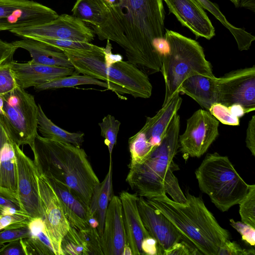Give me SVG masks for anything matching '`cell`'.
<instances>
[{
    "mask_svg": "<svg viewBox=\"0 0 255 255\" xmlns=\"http://www.w3.org/2000/svg\"><path fill=\"white\" fill-rule=\"evenodd\" d=\"M101 22L91 27L101 40L113 41L128 61L147 76L161 71L163 55L155 42L164 37L163 0H93Z\"/></svg>",
    "mask_w": 255,
    "mask_h": 255,
    "instance_id": "1",
    "label": "cell"
},
{
    "mask_svg": "<svg viewBox=\"0 0 255 255\" xmlns=\"http://www.w3.org/2000/svg\"><path fill=\"white\" fill-rule=\"evenodd\" d=\"M32 150L38 171L48 179L66 185L89 210L95 189L100 182L85 150L38 134Z\"/></svg>",
    "mask_w": 255,
    "mask_h": 255,
    "instance_id": "2",
    "label": "cell"
},
{
    "mask_svg": "<svg viewBox=\"0 0 255 255\" xmlns=\"http://www.w3.org/2000/svg\"><path fill=\"white\" fill-rule=\"evenodd\" d=\"M186 204L176 202L166 194L146 199L162 213L182 236L202 255H217L220 247L230 240L229 231L222 228L206 207L201 197L185 192Z\"/></svg>",
    "mask_w": 255,
    "mask_h": 255,
    "instance_id": "3",
    "label": "cell"
},
{
    "mask_svg": "<svg viewBox=\"0 0 255 255\" xmlns=\"http://www.w3.org/2000/svg\"><path fill=\"white\" fill-rule=\"evenodd\" d=\"M107 40L105 48L94 50L63 51L73 65L76 72L104 81L112 85L116 94L123 99L124 94L135 98H148L152 87L148 76L122 57L112 52Z\"/></svg>",
    "mask_w": 255,
    "mask_h": 255,
    "instance_id": "4",
    "label": "cell"
},
{
    "mask_svg": "<svg viewBox=\"0 0 255 255\" xmlns=\"http://www.w3.org/2000/svg\"><path fill=\"white\" fill-rule=\"evenodd\" d=\"M179 131L180 116L177 113L147 158L129 169L126 181L138 196L149 199L166 194L164 181L167 172L170 169H179L173 159L179 147Z\"/></svg>",
    "mask_w": 255,
    "mask_h": 255,
    "instance_id": "5",
    "label": "cell"
},
{
    "mask_svg": "<svg viewBox=\"0 0 255 255\" xmlns=\"http://www.w3.org/2000/svg\"><path fill=\"white\" fill-rule=\"evenodd\" d=\"M164 38L167 48L163 54L161 69L165 84L162 106L179 92L182 83L190 76L201 74L215 77L212 65L197 41L167 29Z\"/></svg>",
    "mask_w": 255,
    "mask_h": 255,
    "instance_id": "6",
    "label": "cell"
},
{
    "mask_svg": "<svg viewBox=\"0 0 255 255\" xmlns=\"http://www.w3.org/2000/svg\"><path fill=\"white\" fill-rule=\"evenodd\" d=\"M199 187L222 212L239 204L250 185L237 172L227 156L208 153L195 171Z\"/></svg>",
    "mask_w": 255,
    "mask_h": 255,
    "instance_id": "7",
    "label": "cell"
},
{
    "mask_svg": "<svg viewBox=\"0 0 255 255\" xmlns=\"http://www.w3.org/2000/svg\"><path fill=\"white\" fill-rule=\"evenodd\" d=\"M0 123L19 145L34 148L38 134L39 108L34 96L17 87L0 97Z\"/></svg>",
    "mask_w": 255,
    "mask_h": 255,
    "instance_id": "8",
    "label": "cell"
},
{
    "mask_svg": "<svg viewBox=\"0 0 255 255\" xmlns=\"http://www.w3.org/2000/svg\"><path fill=\"white\" fill-rule=\"evenodd\" d=\"M219 103L238 106L245 114L255 110V66L233 70L218 78Z\"/></svg>",
    "mask_w": 255,
    "mask_h": 255,
    "instance_id": "9",
    "label": "cell"
},
{
    "mask_svg": "<svg viewBox=\"0 0 255 255\" xmlns=\"http://www.w3.org/2000/svg\"><path fill=\"white\" fill-rule=\"evenodd\" d=\"M219 121L209 111L198 110L187 120L179 136L180 151L188 156L200 157L219 135Z\"/></svg>",
    "mask_w": 255,
    "mask_h": 255,
    "instance_id": "10",
    "label": "cell"
},
{
    "mask_svg": "<svg viewBox=\"0 0 255 255\" xmlns=\"http://www.w3.org/2000/svg\"><path fill=\"white\" fill-rule=\"evenodd\" d=\"M22 38L44 37L89 42L94 40L93 30L73 15L62 14L43 24L10 31Z\"/></svg>",
    "mask_w": 255,
    "mask_h": 255,
    "instance_id": "11",
    "label": "cell"
},
{
    "mask_svg": "<svg viewBox=\"0 0 255 255\" xmlns=\"http://www.w3.org/2000/svg\"><path fill=\"white\" fill-rule=\"evenodd\" d=\"M14 148L17 166V193L22 210L31 218L43 219L35 164L16 143H14Z\"/></svg>",
    "mask_w": 255,
    "mask_h": 255,
    "instance_id": "12",
    "label": "cell"
},
{
    "mask_svg": "<svg viewBox=\"0 0 255 255\" xmlns=\"http://www.w3.org/2000/svg\"><path fill=\"white\" fill-rule=\"evenodd\" d=\"M38 185L43 212V220L58 255H63L61 244L70 224L49 180L38 171Z\"/></svg>",
    "mask_w": 255,
    "mask_h": 255,
    "instance_id": "13",
    "label": "cell"
},
{
    "mask_svg": "<svg viewBox=\"0 0 255 255\" xmlns=\"http://www.w3.org/2000/svg\"><path fill=\"white\" fill-rule=\"evenodd\" d=\"M137 205L144 227L157 242L158 255H163L176 243L187 241L171 222L144 197H138Z\"/></svg>",
    "mask_w": 255,
    "mask_h": 255,
    "instance_id": "14",
    "label": "cell"
},
{
    "mask_svg": "<svg viewBox=\"0 0 255 255\" xmlns=\"http://www.w3.org/2000/svg\"><path fill=\"white\" fill-rule=\"evenodd\" d=\"M101 239L104 255H123L128 244L119 196L113 195L110 200Z\"/></svg>",
    "mask_w": 255,
    "mask_h": 255,
    "instance_id": "15",
    "label": "cell"
},
{
    "mask_svg": "<svg viewBox=\"0 0 255 255\" xmlns=\"http://www.w3.org/2000/svg\"><path fill=\"white\" fill-rule=\"evenodd\" d=\"M163 0L182 25L189 29L197 38L210 40L215 36V28L211 21L196 0Z\"/></svg>",
    "mask_w": 255,
    "mask_h": 255,
    "instance_id": "16",
    "label": "cell"
},
{
    "mask_svg": "<svg viewBox=\"0 0 255 255\" xmlns=\"http://www.w3.org/2000/svg\"><path fill=\"white\" fill-rule=\"evenodd\" d=\"M10 65L18 86L24 89L77 73L74 68L45 65L31 60L24 63L13 60Z\"/></svg>",
    "mask_w": 255,
    "mask_h": 255,
    "instance_id": "17",
    "label": "cell"
},
{
    "mask_svg": "<svg viewBox=\"0 0 255 255\" xmlns=\"http://www.w3.org/2000/svg\"><path fill=\"white\" fill-rule=\"evenodd\" d=\"M127 244L132 255H142L141 244L151 236L144 227L137 208L136 194L123 191L120 193Z\"/></svg>",
    "mask_w": 255,
    "mask_h": 255,
    "instance_id": "18",
    "label": "cell"
},
{
    "mask_svg": "<svg viewBox=\"0 0 255 255\" xmlns=\"http://www.w3.org/2000/svg\"><path fill=\"white\" fill-rule=\"evenodd\" d=\"M218 81L215 76L194 75L182 83L178 91L190 96L208 111L213 104L219 103Z\"/></svg>",
    "mask_w": 255,
    "mask_h": 255,
    "instance_id": "19",
    "label": "cell"
},
{
    "mask_svg": "<svg viewBox=\"0 0 255 255\" xmlns=\"http://www.w3.org/2000/svg\"><path fill=\"white\" fill-rule=\"evenodd\" d=\"M12 43L18 48L27 51L31 60L45 65L74 68L64 51L55 46L29 38H22Z\"/></svg>",
    "mask_w": 255,
    "mask_h": 255,
    "instance_id": "20",
    "label": "cell"
},
{
    "mask_svg": "<svg viewBox=\"0 0 255 255\" xmlns=\"http://www.w3.org/2000/svg\"><path fill=\"white\" fill-rule=\"evenodd\" d=\"M176 92L153 117H147L139 130L154 147L158 145L174 116L179 110L182 99Z\"/></svg>",
    "mask_w": 255,
    "mask_h": 255,
    "instance_id": "21",
    "label": "cell"
},
{
    "mask_svg": "<svg viewBox=\"0 0 255 255\" xmlns=\"http://www.w3.org/2000/svg\"><path fill=\"white\" fill-rule=\"evenodd\" d=\"M48 179L59 198L63 212L70 225L79 230L90 227L89 212L86 207L66 185L54 180Z\"/></svg>",
    "mask_w": 255,
    "mask_h": 255,
    "instance_id": "22",
    "label": "cell"
},
{
    "mask_svg": "<svg viewBox=\"0 0 255 255\" xmlns=\"http://www.w3.org/2000/svg\"><path fill=\"white\" fill-rule=\"evenodd\" d=\"M112 197V161H110L108 172L101 183L95 188L89 207L90 226L97 229L101 237L105 214Z\"/></svg>",
    "mask_w": 255,
    "mask_h": 255,
    "instance_id": "23",
    "label": "cell"
},
{
    "mask_svg": "<svg viewBox=\"0 0 255 255\" xmlns=\"http://www.w3.org/2000/svg\"><path fill=\"white\" fill-rule=\"evenodd\" d=\"M28 227L29 237L20 239L25 255H58L42 218H31Z\"/></svg>",
    "mask_w": 255,
    "mask_h": 255,
    "instance_id": "24",
    "label": "cell"
},
{
    "mask_svg": "<svg viewBox=\"0 0 255 255\" xmlns=\"http://www.w3.org/2000/svg\"><path fill=\"white\" fill-rule=\"evenodd\" d=\"M38 105V130L42 136L54 141L71 143L81 147L84 142V133L70 132L56 125L45 115Z\"/></svg>",
    "mask_w": 255,
    "mask_h": 255,
    "instance_id": "25",
    "label": "cell"
},
{
    "mask_svg": "<svg viewBox=\"0 0 255 255\" xmlns=\"http://www.w3.org/2000/svg\"><path fill=\"white\" fill-rule=\"evenodd\" d=\"M204 9L211 13L234 36L239 49L248 50L255 37L244 29L237 28L228 22L224 15L220 10L218 6L209 0H196Z\"/></svg>",
    "mask_w": 255,
    "mask_h": 255,
    "instance_id": "26",
    "label": "cell"
},
{
    "mask_svg": "<svg viewBox=\"0 0 255 255\" xmlns=\"http://www.w3.org/2000/svg\"><path fill=\"white\" fill-rule=\"evenodd\" d=\"M82 85H95L112 91L116 93L115 88L106 82H102L90 76L80 75L76 73L72 75L60 77L42 84L34 88L38 91L54 89L61 88L73 87Z\"/></svg>",
    "mask_w": 255,
    "mask_h": 255,
    "instance_id": "27",
    "label": "cell"
},
{
    "mask_svg": "<svg viewBox=\"0 0 255 255\" xmlns=\"http://www.w3.org/2000/svg\"><path fill=\"white\" fill-rule=\"evenodd\" d=\"M128 145L131 158L129 169L142 164L155 147L139 131L129 138Z\"/></svg>",
    "mask_w": 255,
    "mask_h": 255,
    "instance_id": "28",
    "label": "cell"
},
{
    "mask_svg": "<svg viewBox=\"0 0 255 255\" xmlns=\"http://www.w3.org/2000/svg\"><path fill=\"white\" fill-rule=\"evenodd\" d=\"M71 11L73 16L91 27L101 22L99 11L93 0H76Z\"/></svg>",
    "mask_w": 255,
    "mask_h": 255,
    "instance_id": "29",
    "label": "cell"
},
{
    "mask_svg": "<svg viewBox=\"0 0 255 255\" xmlns=\"http://www.w3.org/2000/svg\"><path fill=\"white\" fill-rule=\"evenodd\" d=\"M61 248L63 255H87L79 230L71 225L62 240Z\"/></svg>",
    "mask_w": 255,
    "mask_h": 255,
    "instance_id": "30",
    "label": "cell"
},
{
    "mask_svg": "<svg viewBox=\"0 0 255 255\" xmlns=\"http://www.w3.org/2000/svg\"><path fill=\"white\" fill-rule=\"evenodd\" d=\"M98 124L101 128V135L104 138L105 144L108 148L110 159L111 160L112 153L117 142L121 122L114 116L108 115Z\"/></svg>",
    "mask_w": 255,
    "mask_h": 255,
    "instance_id": "31",
    "label": "cell"
},
{
    "mask_svg": "<svg viewBox=\"0 0 255 255\" xmlns=\"http://www.w3.org/2000/svg\"><path fill=\"white\" fill-rule=\"evenodd\" d=\"M242 222L255 228V185H250L246 196L239 203Z\"/></svg>",
    "mask_w": 255,
    "mask_h": 255,
    "instance_id": "32",
    "label": "cell"
},
{
    "mask_svg": "<svg viewBox=\"0 0 255 255\" xmlns=\"http://www.w3.org/2000/svg\"><path fill=\"white\" fill-rule=\"evenodd\" d=\"M79 231L83 241L87 255H104L101 236L97 229L89 227L79 230Z\"/></svg>",
    "mask_w": 255,
    "mask_h": 255,
    "instance_id": "33",
    "label": "cell"
},
{
    "mask_svg": "<svg viewBox=\"0 0 255 255\" xmlns=\"http://www.w3.org/2000/svg\"><path fill=\"white\" fill-rule=\"evenodd\" d=\"M35 39L52 46L57 47L62 50H94L98 49L100 46L89 42L76 41L69 40L52 39L44 37H34Z\"/></svg>",
    "mask_w": 255,
    "mask_h": 255,
    "instance_id": "34",
    "label": "cell"
},
{
    "mask_svg": "<svg viewBox=\"0 0 255 255\" xmlns=\"http://www.w3.org/2000/svg\"><path fill=\"white\" fill-rule=\"evenodd\" d=\"M14 214L27 215L23 212L17 196L0 187V216Z\"/></svg>",
    "mask_w": 255,
    "mask_h": 255,
    "instance_id": "35",
    "label": "cell"
},
{
    "mask_svg": "<svg viewBox=\"0 0 255 255\" xmlns=\"http://www.w3.org/2000/svg\"><path fill=\"white\" fill-rule=\"evenodd\" d=\"M208 111L223 124L230 126L240 125L239 117L234 113L231 108L220 103L213 104Z\"/></svg>",
    "mask_w": 255,
    "mask_h": 255,
    "instance_id": "36",
    "label": "cell"
},
{
    "mask_svg": "<svg viewBox=\"0 0 255 255\" xmlns=\"http://www.w3.org/2000/svg\"><path fill=\"white\" fill-rule=\"evenodd\" d=\"M174 171L170 169L167 172L164 181V188L165 193L168 194L172 200L181 204H186L187 199L181 189L177 178L173 174Z\"/></svg>",
    "mask_w": 255,
    "mask_h": 255,
    "instance_id": "37",
    "label": "cell"
},
{
    "mask_svg": "<svg viewBox=\"0 0 255 255\" xmlns=\"http://www.w3.org/2000/svg\"><path fill=\"white\" fill-rule=\"evenodd\" d=\"M10 63L0 67V97L10 93L18 87Z\"/></svg>",
    "mask_w": 255,
    "mask_h": 255,
    "instance_id": "38",
    "label": "cell"
},
{
    "mask_svg": "<svg viewBox=\"0 0 255 255\" xmlns=\"http://www.w3.org/2000/svg\"><path fill=\"white\" fill-rule=\"evenodd\" d=\"M31 219L25 214H14L0 216V231L26 227Z\"/></svg>",
    "mask_w": 255,
    "mask_h": 255,
    "instance_id": "39",
    "label": "cell"
},
{
    "mask_svg": "<svg viewBox=\"0 0 255 255\" xmlns=\"http://www.w3.org/2000/svg\"><path fill=\"white\" fill-rule=\"evenodd\" d=\"M254 249H245L235 242L227 241L219 248L217 255H255Z\"/></svg>",
    "mask_w": 255,
    "mask_h": 255,
    "instance_id": "40",
    "label": "cell"
},
{
    "mask_svg": "<svg viewBox=\"0 0 255 255\" xmlns=\"http://www.w3.org/2000/svg\"><path fill=\"white\" fill-rule=\"evenodd\" d=\"M230 225L241 235L242 240L251 246L255 244V228L243 222L230 219Z\"/></svg>",
    "mask_w": 255,
    "mask_h": 255,
    "instance_id": "41",
    "label": "cell"
},
{
    "mask_svg": "<svg viewBox=\"0 0 255 255\" xmlns=\"http://www.w3.org/2000/svg\"><path fill=\"white\" fill-rule=\"evenodd\" d=\"M30 231L27 226L0 231V244L14 242L29 237Z\"/></svg>",
    "mask_w": 255,
    "mask_h": 255,
    "instance_id": "42",
    "label": "cell"
},
{
    "mask_svg": "<svg viewBox=\"0 0 255 255\" xmlns=\"http://www.w3.org/2000/svg\"><path fill=\"white\" fill-rule=\"evenodd\" d=\"M189 242L181 241L173 245L169 249L165 251L164 255H199L201 253L197 248L191 247Z\"/></svg>",
    "mask_w": 255,
    "mask_h": 255,
    "instance_id": "43",
    "label": "cell"
},
{
    "mask_svg": "<svg viewBox=\"0 0 255 255\" xmlns=\"http://www.w3.org/2000/svg\"><path fill=\"white\" fill-rule=\"evenodd\" d=\"M17 49L12 42L0 39V67L13 60V56Z\"/></svg>",
    "mask_w": 255,
    "mask_h": 255,
    "instance_id": "44",
    "label": "cell"
},
{
    "mask_svg": "<svg viewBox=\"0 0 255 255\" xmlns=\"http://www.w3.org/2000/svg\"><path fill=\"white\" fill-rule=\"evenodd\" d=\"M246 146L255 156V116H252L248 123L246 131Z\"/></svg>",
    "mask_w": 255,
    "mask_h": 255,
    "instance_id": "45",
    "label": "cell"
},
{
    "mask_svg": "<svg viewBox=\"0 0 255 255\" xmlns=\"http://www.w3.org/2000/svg\"><path fill=\"white\" fill-rule=\"evenodd\" d=\"M142 255H158V247L156 241L151 236L144 239L141 244Z\"/></svg>",
    "mask_w": 255,
    "mask_h": 255,
    "instance_id": "46",
    "label": "cell"
},
{
    "mask_svg": "<svg viewBox=\"0 0 255 255\" xmlns=\"http://www.w3.org/2000/svg\"><path fill=\"white\" fill-rule=\"evenodd\" d=\"M25 255L20 240L7 243L0 255Z\"/></svg>",
    "mask_w": 255,
    "mask_h": 255,
    "instance_id": "47",
    "label": "cell"
},
{
    "mask_svg": "<svg viewBox=\"0 0 255 255\" xmlns=\"http://www.w3.org/2000/svg\"><path fill=\"white\" fill-rule=\"evenodd\" d=\"M239 7H245L255 11V0H240Z\"/></svg>",
    "mask_w": 255,
    "mask_h": 255,
    "instance_id": "48",
    "label": "cell"
},
{
    "mask_svg": "<svg viewBox=\"0 0 255 255\" xmlns=\"http://www.w3.org/2000/svg\"><path fill=\"white\" fill-rule=\"evenodd\" d=\"M232 1L236 7H239L240 0H230Z\"/></svg>",
    "mask_w": 255,
    "mask_h": 255,
    "instance_id": "49",
    "label": "cell"
}]
</instances>
